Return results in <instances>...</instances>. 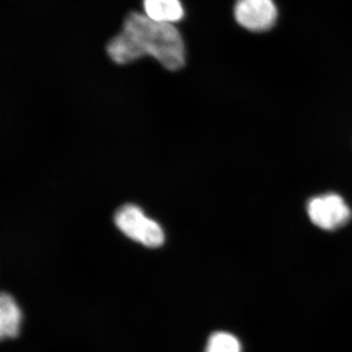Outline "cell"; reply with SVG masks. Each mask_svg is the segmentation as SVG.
<instances>
[{"instance_id": "obj_6", "label": "cell", "mask_w": 352, "mask_h": 352, "mask_svg": "<svg viewBox=\"0 0 352 352\" xmlns=\"http://www.w3.org/2000/svg\"><path fill=\"white\" fill-rule=\"evenodd\" d=\"M22 312L12 296L2 294L0 298V337L13 339L19 335Z\"/></svg>"}, {"instance_id": "obj_2", "label": "cell", "mask_w": 352, "mask_h": 352, "mask_svg": "<svg viewBox=\"0 0 352 352\" xmlns=\"http://www.w3.org/2000/svg\"><path fill=\"white\" fill-rule=\"evenodd\" d=\"M115 223L124 235L146 247L157 248L164 244L163 229L136 206L120 208L115 215Z\"/></svg>"}, {"instance_id": "obj_3", "label": "cell", "mask_w": 352, "mask_h": 352, "mask_svg": "<svg viewBox=\"0 0 352 352\" xmlns=\"http://www.w3.org/2000/svg\"><path fill=\"white\" fill-rule=\"evenodd\" d=\"M307 214L312 223L324 230L332 231L346 226L351 210L338 194L314 197L307 204Z\"/></svg>"}, {"instance_id": "obj_1", "label": "cell", "mask_w": 352, "mask_h": 352, "mask_svg": "<svg viewBox=\"0 0 352 352\" xmlns=\"http://www.w3.org/2000/svg\"><path fill=\"white\" fill-rule=\"evenodd\" d=\"M107 52L117 64L152 56L170 71L185 65L184 43L175 25L156 22L143 13L127 15L122 31L109 43Z\"/></svg>"}, {"instance_id": "obj_7", "label": "cell", "mask_w": 352, "mask_h": 352, "mask_svg": "<svg viewBox=\"0 0 352 352\" xmlns=\"http://www.w3.org/2000/svg\"><path fill=\"white\" fill-rule=\"evenodd\" d=\"M207 352H241L240 342L231 333H215L208 340Z\"/></svg>"}, {"instance_id": "obj_5", "label": "cell", "mask_w": 352, "mask_h": 352, "mask_svg": "<svg viewBox=\"0 0 352 352\" xmlns=\"http://www.w3.org/2000/svg\"><path fill=\"white\" fill-rule=\"evenodd\" d=\"M144 14L160 23L173 24L184 17V8L180 0H143Z\"/></svg>"}, {"instance_id": "obj_4", "label": "cell", "mask_w": 352, "mask_h": 352, "mask_svg": "<svg viewBox=\"0 0 352 352\" xmlns=\"http://www.w3.org/2000/svg\"><path fill=\"white\" fill-rule=\"evenodd\" d=\"M279 12L274 0H236L234 18L247 31L265 32L276 25Z\"/></svg>"}]
</instances>
